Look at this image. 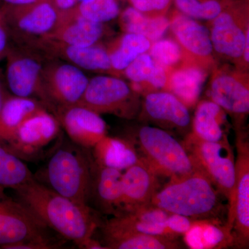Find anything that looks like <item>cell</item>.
Returning <instances> with one entry per match:
<instances>
[{
    "instance_id": "cell-1",
    "label": "cell",
    "mask_w": 249,
    "mask_h": 249,
    "mask_svg": "<svg viewBox=\"0 0 249 249\" xmlns=\"http://www.w3.org/2000/svg\"><path fill=\"white\" fill-rule=\"evenodd\" d=\"M18 199L47 227L85 249L98 225L89 206L55 193L35 178L16 190Z\"/></svg>"
},
{
    "instance_id": "cell-2",
    "label": "cell",
    "mask_w": 249,
    "mask_h": 249,
    "mask_svg": "<svg viewBox=\"0 0 249 249\" xmlns=\"http://www.w3.org/2000/svg\"><path fill=\"white\" fill-rule=\"evenodd\" d=\"M219 195L199 169L185 176L170 178L164 186L159 188L150 204L191 219L222 222L224 208Z\"/></svg>"
},
{
    "instance_id": "cell-3",
    "label": "cell",
    "mask_w": 249,
    "mask_h": 249,
    "mask_svg": "<svg viewBox=\"0 0 249 249\" xmlns=\"http://www.w3.org/2000/svg\"><path fill=\"white\" fill-rule=\"evenodd\" d=\"M59 147L47 163L49 188L83 206H89L93 161L78 145Z\"/></svg>"
},
{
    "instance_id": "cell-4",
    "label": "cell",
    "mask_w": 249,
    "mask_h": 249,
    "mask_svg": "<svg viewBox=\"0 0 249 249\" xmlns=\"http://www.w3.org/2000/svg\"><path fill=\"white\" fill-rule=\"evenodd\" d=\"M136 144L142 158L158 176L180 178L199 170L182 142L155 126H142L137 131Z\"/></svg>"
},
{
    "instance_id": "cell-5",
    "label": "cell",
    "mask_w": 249,
    "mask_h": 249,
    "mask_svg": "<svg viewBox=\"0 0 249 249\" xmlns=\"http://www.w3.org/2000/svg\"><path fill=\"white\" fill-rule=\"evenodd\" d=\"M182 142L199 169L230 204L235 186V159L229 139L204 142L189 133Z\"/></svg>"
},
{
    "instance_id": "cell-6",
    "label": "cell",
    "mask_w": 249,
    "mask_h": 249,
    "mask_svg": "<svg viewBox=\"0 0 249 249\" xmlns=\"http://www.w3.org/2000/svg\"><path fill=\"white\" fill-rule=\"evenodd\" d=\"M235 181L226 225L231 232L232 247L249 246V142L245 132L236 131Z\"/></svg>"
},
{
    "instance_id": "cell-7",
    "label": "cell",
    "mask_w": 249,
    "mask_h": 249,
    "mask_svg": "<svg viewBox=\"0 0 249 249\" xmlns=\"http://www.w3.org/2000/svg\"><path fill=\"white\" fill-rule=\"evenodd\" d=\"M81 69L58 59L49 58L41 81V102L58 109L79 103L89 83Z\"/></svg>"
},
{
    "instance_id": "cell-8",
    "label": "cell",
    "mask_w": 249,
    "mask_h": 249,
    "mask_svg": "<svg viewBox=\"0 0 249 249\" xmlns=\"http://www.w3.org/2000/svg\"><path fill=\"white\" fill-rule=\"evenodd\" d=\"M5 81L11 94L40 98L42 72L48 57L29 46L11 45L6 53Z\"/></svg>"
},
{
    "instance_id": "cell-9",
    "label": "cell",
    "mask_w": 249,
    "mask_h": 249,
    "mask_svg": "<svg viewBox=\"0 0 249 249\" xmlns=\"http://www.w3.org/2000/svg\"><path fill=\"white\" fill-rule=\"evenodd\" d=\"M0 188V248L16 242H39L52 246L48 227L19 200Z\"/></svg>"
},
{
    "instance_id": "cell-10",
    "label": "cell",
    "mask_w": 249,
    "mask_h": 249,
    "mask_svg": "<svg viewBox=\"0 0 249 249\" xmlns=\"http://www.w3.org/2000/svg\"><path fill=\"white\" fill-rule=\"evenodd\" d=\"M2 10L11 40L16 44L48 35L56 27L60 16L52 0L21 6L2 3Z\"/></svg>"
},
{
    "instance_id": "cell-11",
    "label": "cell",
    "mask_w": 249,
    "mask_h": 249,
    "mask_svg": "<svg viewBox=\"0 0 249 249\" xmlns=\"http://www.w3.org/2000/svg\"><path fill=\"white\" fill-rule=\"evenodd\" d=\"M247 0H234L213 19L210 35L213 47L220 55L233 60L242 58L249 34Z\"/></svg>"
},
{
    "instance_id": "cell-12",
    "label": "cell",
    "mask_w": 249,
    "mask_h": 249,
    "mask_svg": "<svg viewBox=\"0 0 249 249\" xmlns=\"http://www.w3.org/2000/svg\"><path fill=\"white\" fill-rule=\"evenodd\" d=\"M133 102L132 89L121 78L111 76H97L89 80L84 94L78 105L98 114L130 115Z\"/></svg>"
},
{
    "instance_id": "cell-13",
    "label": "cell",
    "mask_w": 249,
    "mask_h": 249,
    "mask_svg": "<svg viewBox=\"0 0 249 249\" xmlns=\"http://www.w3.org/2000/svg\"><path fill=\"white\" fill-rule=\"evenodd\" d=\"M60 130L58 118L43 108L28 118L4 145L21 160L35 157L58 137Z\"/></svg>"
},
{
    "instance_id": "cell-14",
    "label": "cell",
    "mask_w": 249,
    "mask_h": 249,
    "mask_svg": "<svg viewBox=\"0 0 249 249\" xmlns=\"http://www.w3.org/2000/svg\"><path fill=\"white\" fill-rule=\"evenodd\" d=\"M23 45L40 51L49 58L58 59L68 62L82 70L111 71L107 49L98 43L88 47H76L40 37L27 41Z\"/></svg>"
},
{
    "instance_id": "cell-15",
    "label": "cell",
    "mask_w": 249,
    "mask_h": 249,
    "mask_svg": "<svg viewBox=\"0 0 249 249\" xmlns=\"http://www.w3.org/2000/svg\"><path fill=\"white\" fill-rule=\"evenodd\" d=\"M55 116L72 142L83 148H92L107 136V124L100 114L80 105L58 109Z\"/></svg>"
},
{
    "instance_id": "cell-16",
    "label": "cell",
    "mask_w": 249,
    "mask_h": 249,
    "mask_svg": "<svg viewBox=\"0 0 249 249\" xmlns=\"http://www.w3.org/2000/svg\"><path fill=\"white\" fill-rule=\"evenodd\" d=\"M144 111L160 128L188 134L191 116L188 106L170 91H152L145 96Z\"/></svg>"
},
{
    "instance_id": "cell-17",
    "label": "cell",
    "mask_w": 249,
    "mask_h": 249,
    "mask_svg": "<svg viewBox=\"0 0 249 249\" xmlns=\"http://www.w3.org/2000/svg\"><path fill=\"white\" fill-rule=\"evenodd\" d=\"M210 100L238 121L236 131L241 130L240 122L249 112L248 80L232 72L219 71L211 80Z\"/></svg>"
},
{
    "instance_id": "cell-18",
    "label": "cell",
    "mask_w": 249,
    "mask_h": 249,
    "mask_svg": "<svg viewBox=\"0 0 249 249\" xmlns=\"http://www.w3.org/2000/svg\"><path fill=\"white\" fill-rule=\"evenodd\" d=\"M124 171L120 213L134 211L150 204L152 197L160 188L157 173L142 157L137 163Z\"/></svg>"
},
{
    "instance_id": "cell-19",
    "label": "cell",
    "mask_w": 249,
    "mask_h": 249,
    "mask_svg": "<svg viewBox=\"0 0 249 249\" xmlns=\"http://www.w3.org/2000/svg\"><path fill=\"white\" fill-rule=\"evenodd\" d=\"M170 21L175 40L181 46L185 55L191 57L196 63L199 62L201 66L204 62L208 63L213 52L209 30L196 19L180 12L174 15Z\"/></svg>"
},
{
    "instance_id": "cell-20",
    "label": "cell",
    "mask_w": 249,
    "mask_h": 249,
    "mask_svg": "<svg viewBox=\"0 0 249 249\" xmlns=\"http://www.w3.org/2000/svg\"><path fill=\"white\" fill-rule=\"evenodd\" d=\"M104 31L103 24L85 19L71 10L60 13L56 27L52 32L42 37L65 45L88 47L98 44Z\"/></svg>"
},
{
    "instance_id": "cell-21",
    "label": "cell",
    "mask_w": 249,
    "mask_h": 249,
    "mask_svg": "<svg viewBox=\"0 0 249 249\" xmlns=\"http://www.w3.org/2000/svg\"><path fill=\"white\" fill-rule=\"evenodd\" d=\"M122 176V170L101 166L93 162L89 201L93 199L104 213L116 215L120 213Z\"/></svg>"
},
{
    "instance_id": "cell-22",
    "label": "cell",
    "mask_w": 249,
    "mask_h": 249,
    "mask_svg": "<svg viewBox=\"0 0 249 249\" xmlns=\"http://www.w3.org/2000/svg\"><path fill=\"white\" fill-rule=\"evenodd\" d=\"M93 160L96 165L125 170L140 159L135 143L131 140L103 137L92 147Z\"/></svg>"
},
{
    "instance_id": "cell-23",
    "label": "cell",
    "mask_w": 249,
    "mask_h": 249,
    "mask_svg": "<svg viewBox=\"0 0 249 249\" xmlns=\"http://www.w3.org/2000/svg\"><path fill=\"white\" fill-rule=\"evenodd\" d=\"M206 75L201 65L196 62H186L170 70L166 89L189 107L197 101Z\"/></svg>"
},
{
    "instance_id": "cell-24",
    "label": "cell",
    "mask_w": 249,
    "mask_h": 249,
    "mask_svg": "<svg viewBox=\"0 0 249 249\" xmlns=\"http://www.w3.org/2000/svg\"><path fill=\"white\" fill-rule=\"evenodd\" d=\"M43 108L45 105L36 98L9 94L0 113V142L6 145L28 118Z\"/></svg>"
},
{
    "instance_id": "cell-25",
    "label": "cell",
    "mask_w": 249,
    "mask_h": 249,
    "mask_svg": "<svg viewBox=\"0 0 249 249\" xmlns=\"http://www.w3.org/2000/svg\"><path fill=\"white\" fill-rule=\"evenodd\" d=\"M106 249H178L182 248L178 238L142 232L102 229Z\"/></svg>"
},
{
    "instance_id": "cell-26",
    "label": "cell",
    "mask_w": 249,
    "mask_h": 249,
    "mask_svg": "<svg viewBox=\"0 0 249 249\" xmlns=\"http://www.w3.org/2000/svg\"><path fill=\"white\" fill-rule=\"evenodd\" d=\"M224 110L211 100L196 106L190 134L204 142H216L228 138L224 128Z\"/></svg>"
},
{
    "instance_id": "cell-27",
    "label": "cell",
    "mask_w": 249,
    "mask_h": 249,
    "mask_svg": "<svg viewBox=\"0 0 249 249\" xmlns=\"http://www.w3.org/2000/svg\"><path fill=\"white\" fill-rule=\"evenodd\" d=\"M192 249H220L231 246L232 236L226 224L211 220H196L184 235Z\"/></svg>"
},
{
    "instance_id": "cell-28",
    "label": "cell",
    "mask_w": 249,
    "mask_h": 249,
    "mask_svg": "<svg viewBox=\"0 0 249 249\" xmlns=\"http://www.w3.org/2000/svg\"><path fill=\"white\" fill-rule=\"evenodd\" d=\"M119 15L121 26L124 32L143 36L151 43L161 39L170 28V19L164 15L145 16L132 6Z\"/></svg>"
},
{
    "instance_id": "cell-29",
    "label": "cell",
    "mask_w": 249,
    "mask_h": 249,
    "mask_svg": "<svg viewBox=\"0 0 249 249\" xmlns=\"http://www.w3.org/2000/svg\"><path fill=\"white\" fill-rule=\"evenodd\" d=\"M151 44L143 36L125 33L107 49L111 71H124L134 59L148 52Z\"/></svg>"
},
{
    "instance_id": "cell-30",
    "label": "cell",
    "mask_w": 249,
    "mask_h": 249,
    "mask_svg": "<svg viewBox=\"0 0 249 249\" xmlns=\"http://www.w3.org/2000/svg\"><path fill=\"white\" fill-rule=\"evenodd\" d=\"M34 178L23 160L0 142V188L16 191Z\"/></svg>"
},
{
    "instance_id": "cell-31",
    "label": "cell",
    "mask_w": 249,
    "mask_h": 249,
    "mask_svg": "<svg viewBox=\"0 0 249 249\" xmlns=\"http://www.w3.org/2000/svg\"><path fill=\"white\" fill-rule=\"evenodd\" d=\"M71 11L85 19L101 24L109 22L120 14L117 0H83Z\"/></svg>"
},
{
    "instance_id": "cell-32",
    "label": "cell",
    "mask_w": 249,
    "mask_h": 249,
    "mask_svg": "<svg viewBox=\"0 0 249 249\" xmlns=\"http://www.w3.org/2000/svg\"><path fill=\"white\" fill-rule=\"evenodd\" d=\"M181 14L195 19L213 20L234 0H174Z\"/></svg>"
},
{
    "instance_id": "cell-33",
    "label": "cell",
    "mask_w": 249,
    "mask_h": 249,
    "mask_svg": "<svg viewBox=\"0 0 249 249\" xmlns=\"http://www.w3.org/2000/svg\"><path fill=\"white\" fill-rule=\"evenodd\" d=\"M149 54L156 63L168 71L181 65L185 53L178 42L172 39H160L152 42Z\"/></svg>"
},
{
    "instance_id": "cell-34",
    "label": "cell",
    "mask_w": 249,
    "mask_h": 249,
    "mask_svg": "<svg viewBox=\"0 0 249 249\" xmlns=\"http://www.w3.org/2000/svg\"><path fill=\"white\" fill-rule=\"evenodd\" d=\"M155 65V62L150 54L145 52L134 59L124 72L133 84L147 83L153 73Z\"/></svg>"
},
{
    "instance_id": "cell-35",
    "label": "cell",
    "mask_w": 249,
    "mask_h": 249,
    "mask_svg": "<svg viewBox=\"0 0 249 249\" xmlns=\"http://www.w3.org/2000/svg\"><path fill=\"white\" fill-rule=\"evenodd\" d=\"M173 0H128L132 7L145 16H163Z\"/></svg>"
},
{
    "instance_id": "cell-36",
    "label": "cell",
    "mask_w": 249,
    "mask_h": 249,
    "mask_svg": "<svg viewBox=\"0 0 249 249\" xmlns=\"http://www.w3.org/2000/svg\"><path fill=\"white\" fill-rule=\"evenodd\" d=\"M11 45L12 40L3 13L2 2L0 0V60L5 58Z\"/></svg>"
},
{
    "instance_id": "cell-37",
    "label": "cell",
    "mask_w": 249,
    "mask_h": 249,
    "mask_svg": "<svg viewBox=\"0 0 249 249\" xmlns=\"http://www.w3.org/2000/svg\"><path fill=\"white\" fill-rule=\"evenodd\" d=\"M168 73L169 71L166 69L156 63L153 73L147 83L153 89H160L166 88L168 84Z\"/></svg>"
},
{
    "instance_id": "cell-38",
    "label": "cell",
    "mask_w": 249,
    "mask_h": 249,
    "mask_svg": "<svg viewBox=\"0 0 249 249\" xmlns=\"http://www.w3.org/2000/svg\"><path fill=\"white\" fill-rule=\"evenodd\" d=\"M54 6L60 13L71 11L79 3V0H52Z\"/></svg>"
},
{
    "instance_id": "cell-39",
    "label": "cell",
    "mask_w": 249,
    "mask_h": 249,
    "mask_svg": "<svg viewBox=\"0 0 249 249\" xmlns=\"http://www.w3.org/2000/svg\"><path fill=\"white\" fill-rule=\"evenodd\" d=\"M6 87L7 86H6L4 75L2 74V72L0 70V113L2 109L6 98L10 94L9 91L6 89Z\"/></svg>"
},
{
    "instance_id": "cell-40",
    "label": "cell",
    "mask_w": 249,
    "mask_h": 249,
    "mask_svg": "<svg viewBox=\"0 0 249 249\" xmlns=\"http://www.w3.org/2000/svg\"><path fill=\"white\" fill-rule=\"evenodd\" d=\"M45 0H1V2L4 4L13 5V6H21V5H27L40 2Z\"/></svg>"
},
{
    "instance_id": "cell-41",
    "label": "cell",
    "mask_w": 249,
    "mask_h": 249,
    "mask_svg": "<svg viewBox=\"0 0 249 249\" xmlns=\"http://www.w3.org/2000/svg\"><path fill=\"white\" fill-rule=\"evenodd\" d=\"M249 34L247 36V40H246V43L245 48H244L243 55L242 57L245 60L246 63L248 64L249 62Z\"/></svg>"
}]
</instances>
